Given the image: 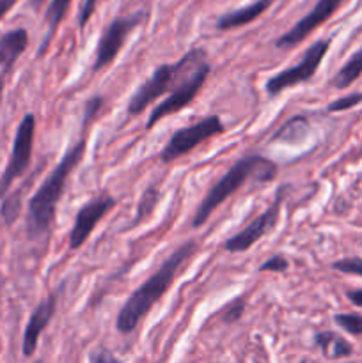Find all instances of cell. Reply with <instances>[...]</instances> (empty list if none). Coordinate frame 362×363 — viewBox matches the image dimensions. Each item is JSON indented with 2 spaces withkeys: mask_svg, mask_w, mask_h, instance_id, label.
<instances>
[{
  "mask_svg": "<svg viewBox=\"0 0 362 363\" xmlns=\"http://www.w3.org/2000/svg\"><path fill=\"white\" fill-rule=\"evenodd\" d=\"M197 248L199 245L195 243L194 240L185 241L183 245H180V247L162 262V266H160V268L156 269L138 289H135L133 293H131V296L128 298L126 303L123 305V308H121L119 314H117L116 326L121 333L126 335V333L135 332L138 323L148 315V312L151 311L153 305L158 303V301L162 300L163 294L170 289L176 275L183 269V266L194 257Z\"/></svg>",
  "mask_w": 362,
  "mask_h": 363,
  "instance_id": "cell-1",
  "label": "cell"
},
{
  "mask_svg": "<svg viewBox=\"0 0 362 363\" xmlns=\"http://www.w3.org/2000/svg\"><path fill=\"white\" fill-rule=\"evenodd\" d=\"M85 149H87V135L84 133L73 147L64 152L62 160L53 167L52 172L31 199L27 215V233L31 240L41 238L52 229L57 204L62 199L70 176L77 169L78 163L84 160Z\"/></svg>",
  "mask_w": 362,
  "mask_h": 363,
  "instance_id": "cell-2",
  "label": "cell"
},
{
  "mask_svg": "<svg viewBox=\"0 0 362 363\" xmlns=\"http://www.w3.org/2000/svg\"><path fill=\"white\" fill-rule=\"evenodd\" d=\"M277 172H279V169H277L275 163L261 155H251L238 160L202 199L199 208L195 209L194 218H192V227L199 229V227L204 225L209 216L213 215V211L222 202H226L238 188L243 186L245 181L252 179L256 183H270V181L275 179Z\"/></svg>",
  "mask_w": 362,
  "mask_h": 363,
  "instance_id": "cell-3",
  "label": "cell"
},
{
  "mask_svg": "<svg viewBox=\"0 0 362 363\" xmlns=\"http://www.w3.org/2000/svg\"><path fill=\"white\" fill-rule=\"evenodd\" d=\"M208 62L206 60V52L201 48H194L185 53L177 62L163 64L156 67L155 73L133 92L128 103V113L130 116H138L144 112L155 99L162 98L167 92H172L185 78L190 77L197 67Z\"/></svg>",
  "mask_w": 362,
  "mask_h": 363,
  "instance_id": "cell-4",
  "label": "cell"
},
{
  "mask_svg": "<svg viewBox=\"0 0 362 363\" xmlns=\"http://www.w3.org/2000/svg\"><path fill=\"white\" fill-rule=\"evenodd\" d=\"M34 133L35 117L32 113H27L18 124L9 162H7L2 177H0V199H6L7 191L11 190L14 181L28 170L32 160V149H34Z\"/></svg>",
  "mask_w": 362,
  "mask_h": 363,
  "instance_id": "cell-5",
  "label": "cell"
},
{
  "mask_svg": "<svg viewBox=\"0 0 362 363\" xmlns=\"http://www.w3.org/2000/svg\"><path fill=\"white\" fill-rule=\"evenodd\" d=\"M329 48H330L329 39H319V41L312 43V45L305 50L300 62L287 67V69L280 71V73H277L275 77L266 80L265 89L266 92H268V96H272L273 98V96L280 94V92L286 91V89L297 87V85L311 80V78L316 74V71H318L322 60L325 59Z\"/></svg>",
  "mask_w": 362,
  "mask_h": 363,
  "instance_id": "cell-6",
  "label": "cell"
},
{
  "mask_svg": "<svg viewBox=\"0 0 362 363\" xmlns=\"http://www.w3.org/2000/svg\"><path fill=\"white\" fill-rule=\"evenodd\" d=\"M224 130L226 128H224V123L220 121L219 116H208L204 119L197 121V123L188 124L187 128H181L169 138L165 147L160 152V160L163 163L174 162V160L188 155L192 149L201 145L202 142L224 133Z\"/></svg>",
  "mask_w": 362,
  "mask_h": 363,
  "instance_id": "cell-7",
  "label": "cell"
},
{
  "mask_svg": "<svg viewBox=\"0 0 362 363\" xmlns=\"http://www.w3.org/2000/svg\"><path fill=\"white\" fill-rule=\"evenodd\" d=\"M287 190H290L287 184L280 186L279 190H277L275 199H273V202L270 204V208H266L261 215L256 216L245 229H241L240 233L231 236L229 240L224 243V250L231 252V254H241V252L254 247L266 233H270V230L277 225V222H279L280 206H283Z\"/></svg>",
  "mask_w": 362,
  "mask_h": 363,
  "instance_id": "cell-8",
  "label": "cell"
},
{
  "mask_svg": "<svg viewBox=\"0 0 362 363\" xmlns=\"http://www.w3.org/2000/svg\"><path fill=\"white\" fill-rule=\"evenodd\" d=\"M146 13H133L128 14V16H119L114 21H110L106 25V28L103 30L102 38H99L98 50H96V59L92 64V71H102L106 66L114 62V59L117 57V53L123 48L124 41H126L128 35L131 34L135 27L144 21Z\"/></svg>",
  "mask_w": 362,
  "mask_h": 363,
  "instance_id": "cell-9",
  "label": "cell"
},
{
  "mask_svg": "<svg viewBox=\"0 0 362 363\" xmlns=\"http://www.w3.org/2000/svg\"><path fill=\"white\" fill-rule=\"evenodd\" d=\"M209 74V64L204 62L201 67L194 71L188 78H185L176 89L169 94V98L163 99L158 106L153 108V112L149 113L148 123H146V130H151L158 121H162L163 117H169L172 113L180 112L181 108L190 105L195 99V96L201 92L202 85H204L206 78Z\"/></svg>",
  "mask_w": 362,
  "mask_h": 363,
  "instance_id": "cell-10",
  "label": "cell"
},
{
  "mask_svg": "<svg viewBox=\"0 0 362 363\" xmlns=\"http://www.w3.org/2000/svg\"><path fill=\"white\" fill-rule=\"evenodd\" d=\"M116 208V199L112 195H102V197H94L89 201L87 204L82 206L80 211L77 213L75 218L73 229L70 233V250H78L82 245L87 241L92 230L96 229L99 222L105 218L106 213H110Z\"/></svg>",
  "mask_w": 362,
  "mask_h": 363,
  "instance_id": "cell-11",
  "label": "cell"
},
{
  "mask_svg": "<svg viewBox=\"0 0 362 363\" xmlns=\"http://www.w3.org/2000/svg\"><path fill=\"white\" fill-rule=\"evenodd\" d=\"M343 4V0H319L314 7H312L311 13L305 14L300 21L293 25L286 34L280 35L275 41V46L280 50H290L293 46L300 45L312 30L319 27L322 23H325L330 16L337 11V7Z\"/></svg>",
  "mask_w": 362,
  "mask_h": 363,
  "instance_id": "cell-12",
  "label": "cell"
},
{
  "mask_svg": "<svg viewBox=\"0 0 362 363\" xmlns=\"http://www.w3.org/2000/svg\"><path fill=\"white\" fill-rule=\"evenodd\" d=\"M57 308V294H48L38 307L34 308V312L28 318L27 326H25L23 332V346H21V351H23V357H32L35 353V347H38L39 337L41 333L48 328L50 321L55 315Z\"/></svg>",
  "mask_w": 362,
  "mask_h": 363,
  "instance_id": "cell-13",
  "label": "cell"
},
{
  "mask_svg": "<svg viewBox=\"0 0 362 363\" xmlns=\"http://www.w3.org/2000/svg\"><path fill=\"white\" fill-rule=\"evenodd\" d=\"M28 46V32L25 28H14V30L6 32L0 38V67L2 73H9L16 60L20 59L21 53Z\"/></svg>",
  "mask_w": 362,
  "mask_h": 363,
  "instance_id": "cell-14",
  "label": "cell"
},
{
  "mask_svg": "<svg viewBox=\"0 0 362 363\" xmlns=\"http://www.w3.org/2000/svg\"><path fill=\"white\" fill-rule=\"evenodd\" d=\"M272 4L273 0H256L251 6L231 11V13L224 14V16H220L219 20H216V28H219V30H233V28L243 27V25L258 20Z\"/></svg>",
  "mask_w": 362,
  "mask_h": 363,
  "instance_id": "cell-15",
  "label": "cell"
},
{
  "mask_svg": "<svg viewBox=\"0 0 362 363\" xmlns=\"http://www.w3.org/2000/svg\"><path fill=\"white\" fill-rule=\"evenodd\" d=\"M314 342L322 350V353L329 358H346L353 351V347H351L348 340H344L343 337L334 332L316 333Z\"/></svg>",
  "mask_w": 362,
  "mask_h": 363,
  "instance_id": "cell-16",
  "label": "cell"
},
{
  "mask_svg": "<svg viewBox=\"0 0 362 363\" xmlns=\"http://www.w3.org/2000/svg\"><path fill=\"white\" fill-rule=\"evenodd\" d=\"M70 4H71V0H52V2H50L48 9H46V14H45V21H46V27H48V32H46L45 39H43L41 48L38 50V57H41L43 53L46 52V48H48L53 34L57 32L60 21L64 20L67 9H70Z\"/></svg>",
  "mask_w": 362,
  "mask_h": 363,
  "instance_id": "cell-17",
  "label": "cell"
},
{
  "mask_svg": "<svg viewBox=\"0 0 362 363\" xmlns=\"http://www.w3.org/2000/svg\"><path fill=\"white\" fill-rule=\"evenodd\" d=\"M362 74V50L355 52L339 69V73L332 78V85L336 89H346Z\"/></svg>",
  "mask_w": 362,
  "mask_h": 363,
  "instance_id": "cell-18",
  "label": "cell"
},
{
  "mask_svg": "<svg viewBox=\"0 0 362 363\" xmlns=\"http://www.w3.org/2000/svg\"><path fill=\"white\" fill-rule=\"evenodd\" d=\"M309 124L307 119L304 116H297L293 119L287 121L286 124L277 130V133L273 135L272 140H279V142H300L302 138L307 135Z\"/></svg>",
  "mask_w": 362,
  "mask_h": 363,
  "instance_id": "cell-19",
  "label": "cell"
},
{
  "mask_svg": "<svg viewBox=\"0 0 362 363\" xmlns=\"http://www.w3.org/2000/svg\"><path fill=\"white\" fill-rule=\"evenodd\" d=\"M158 199H160V191L156 186H149L148 190L142 194L141 201H138V206H137V215H135L133 222H131V225H138L141 222H144L146 218H148L149 215L153 213V209L156 208V204H158Z\"/></svg>",
  "mask_w": 362,
  "mask_h": 363,
  "instance_id": "cell-20",
  "label": "cell"
},
{
  "mask_svg": "<svg viewBox=\"0 0 362 363\" xmlns=\"http://www.w3.org/2000/svg\"><path fill=\"white\" fill-rule=\"evenodd\" d=\"M21 191H16V194L9 195V197L4 199L2 209H0V215H2L6 225H13L16 222V218L20 216L21 209Z\"/></svg>",
  "mask_w": 362,
  "mask_h": 363,
  "instance_id": "cell-21",
  "label": "cell"
},
{
  "mask_svg": "<svg viewBox=\"0 0 362 363\" xmlns=\"http://www.w3.org/2000/svg\"><path fill=\"white\" fill-rule=\"evenodd\" d=\"M334 321L346 330L351 335H362V315L358 314H337Z\"/></svg>",
  "mask_w": 362,
  "mask_h": 363,
  "instance_id": "cell-22",
  "label": "cell"
},
{
  "mask_svg": "<svg viewBox=\"0 0 362 363\" xmlns=\"http://www.w3.org/2000/svg\"><path fill=\"white\" fill-rule=\"evenodd\" d=\"M334 269L341 273H348V275H358L362 277V259L361 257H348L336 261L332 264Z\"/></svg>",
  "mask_w": 362,
  "mask_h": 363,
  "instance_id": "cell-23",
  "label": "cell"
},
{
  "mask_svg": "<svg viewBox=\"0 0 362 363\" xmlns=\"http://www.w3.org/2000/svg\"><path fill=\"white\" fill-rule=\"evenodd\" d=\"M358 103H362V92H355V94L336 99V101H332L327 106V110L329 112H344V110H350L353 106H357Z\"/></svg>",
  "mask_w": 362,
  "mask_h": 363,
  "instance_id": "cell-24",
  "label": "cell"
},
{
  "mask_svg": "<svg viewBox=\"0 0 362 363\" xmlns=\"http://www.w3.org/2000/svg\"><path fill=\"white\" fill-rule=\"evenodd\" d=\"M245 312V298H236L234 301H231L222 312V319L226 323H238L241 319Z\"/></svg>",
  "mask_w": 362,
  "mask_h": 363,
  "instance_id": "cell-25",
  "label": "cell"
},
{
  "mask_svg": "<svg viewBox=\"0 0 362 363\" xmlns=\"http://www.w3.org/2000/svg\"><path fill=\"white\" fill-rule=\"evenodd\" d=\"M287 268H290V262H287V259L284 257V255L277 254V255H273V257H270L268 261L263 262V264L259 266V272L284 273V272H287Z\"/></svg>",
  "mask_w": 362,
  "mask_h": 363,
  "instance_id": "cell-26",
  "label": "cell"
},
{
  "mask_svg": "<svg viewBox=\"0 0 362 363\" xmlns=\"http://www.w3.org/2000/svg\"><path fill=\"white\" fill-rule=\"evenodd\" d=\"M98 0H84L80 7V14H78V27L84 28L87 25V21L91 20L92 13H94V6Z\"/></svg>",
  "mask_w": 362,
  "mask_h": 363,
  "instance_id": "cell-27",
  "label": "cell"
},
{
  "mask_svg": "<svg viewBox=\"0 0 362 363\" xmlns=\"http://www.w3.org/2000/svg\"><path fill=\"white\" fill-rule=\"evenodd\" d=\"M89 363H119V360L110 351L99 347V350H94L89 354Z\"/></svg>",
  "mask_w": 362,
  "mask_h": 363,
  "instance_id": "cell-28",
  "label": "cell"
},
{
  "mask_svg": "<svg viewBox=\"0 0 362 363\" xmlns=\"http://www.w3.org/2000/svg\"><path fill=\"white\" fill-rule=\"evenodd\" d=\"M348 300L351 301L353 305L362 308V289H355V291H348Z\"/></svg>",
  "mask_w": 362,
  "mask_h": 363,
  "instance_id": "cell-29",
  "label": "cell"
},
{
  "mask_svg": "<svg viewBox=\"0 0 362 363\" xmlns=\"http://www.w3.org/2000/svg\"><path fill=\"white\" fill-rule=\"evenodd\" d=\"M14 4H16V0H0V20L9 13Z\"/></svg>",
  "mask_w": 362,
  "mask_h": 363,
  "instance_id": "cell-30",
  "label": "cell"
},
{
  "mask_svg": "<svg viewBox=\"0 0 362 363\" xmlns=\"http://www.w3.org/2000/svg\"><path fill=\"white\" fill-rule=\"evenodd\" d=\"M43 4H45V0H31V6H32V7H34V9H35V11H38V9H39V7H41V6H43Z\"/></svg>",
  "mask_w": 362,
  "mask_h": 363,
  "instance_id": "cell-31",
  "label": "cell"
},
{
  "mask_svg": "<svg viewBox=\"0 0 362 363\" xmlns=\"http://www.w3.org/2000/svg\"><path fill=\"white\" fill-rule=\"evenodd\" d=\"M2 92H4V73L0 74V99H2Z\"/></svg>",
  "mask_w": 362,
  "mask_h": 363,
  "instance_id": "cell-32",
  "label": "cell"
},
{
  "mask_svg": "<svg viewBox=\"0 0 362 363\" xmlns=\"http://www.w3.org/2000/svg\"><path fill=\"white\" fill-rule=\"evenodd\" d=\"M35 363H41V362H35Z\"/></svg>",
  "mask_w": 362,
  "mask_h": 363,
  "instance_id": "cell-33",
  "label": "cell"
}]
</instances>
